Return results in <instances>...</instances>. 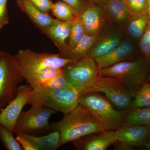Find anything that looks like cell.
<instances>
[{
  "instance_id": "34",
  "label": "cell",
  "mask_w": 150,
  "mask_h": 150,
  "mask_svg": "<svg viewBox=\"0 0 150 150\" xmlns=\"http://www.w3.org/2000/svg\"><path fill=\"white\" fill-rule=\"evenodd\" d=\"M16 140L24 150H38L31 143L19 135H17Z\"/></svg>"
},
{
  "instance_id": "22",
  "label": "cell",
  "mask_w": 150,
  "mask_h": 150,
  "mask_svg": "<svg viewBox=\"0 0 150 150\" xmlns=\"http://www.w3.org/2000/svg\"><path fill=\"white\" fill-rule=\"evenodd\" d=\"M63 74L62 68L48 67L25 76V79L33 89Z\"/></svg>"
},
{
  "instance_id": "24",
  "label": "cell",
  "mask_w": 150,
  "mask_h": 150,
  "mask_svg": "<svg viewBox=\"0 0 150 150\" xmlns=\"http://www.w3.org/2000/svg\"><path fill=\"white\" fill-rule=\"evenodd\" d=\"M51 11L56 19L61 21H73L80 16L71 6L61 0L54 3Z\"/></svg>"
},
{
  "instance_id": "7",
  "label": "cell",
  "mask_w": 150,
  "mask_h": 150,
  "mask_svg": "<svg viewBox=\"0 0 150 150\" xmlns=\"http://www.w3.org/2000/svg\"><path fill=\"white\" fill-rule=\"evenodd\" d=\"M24 77L25 76L48 68H63L76 60L62 57L59 54L35 53L29 49L19 50L14 55Z\"/></svg>"
},
{
  "instance_id": "39",
  "label": "cell",
  "mask_w": 150,
  "mask_h": 150,
  "mask_svg": "<svg viewBox=\"0 0 150 150\" xmlns=\"http://www.w3.org/2000/svg\"><path fill=\"white\" fill-rule=\"evenodd\" d=\"M146 82L150 83V71L149 75H148L147 78L146 80Z\"/></svg>"
},
{
  "instance_id": "29",
  "label": "cell",
  "mask_w": 150,
  "mask_h": 150,
  "mask_svg": "<svg viewBox=\"0 0 150 150\" xmlns=\"http://www.w3.org/2000/svg\"><path fill=\"white\" fill-rule=\"evenodd\" d=\"M131 17L147 13V0H126Z\"/></svg>"
},
{
  "instance_id": "14",
  "label": "cell",
  "mask_w": 150,
  "mask_h": 150,
  "mask_svg": "<svg viewBox=\"0 0 150 150\" xmlns=\"http://www.w3.org/2000/svg\"><path fill=\"white\" fill-rule=\"evenodd\" d=\"M115 131H104L94 136H85L73 142L76 149L81 150H105L117 142Z\"/></svg>"
},
{
  "instance_id": "19",
  "label": "cell",
  "mask_w": 150,
  "mask_h": 150,
  "mask_svg": "<svg viewBox=\"0 0 150 150\" xmlns=\"http://www.w3.org/2000/svg\"><path fill=\"white\" fill-rule=\"evenodd\" d=\"M99 35L86 33L74 48L59 54L64 58L76 61L88 56Z\"/></svg>"
},
{
  "instance_id": "36",
  "label": "cell",
  "mask_w": 150,
  "mask_h": 150,
  "mask_svg": "<svg viewBox=\"0 0 150 150\" xmlns=\"http://www.w3.org/2000/svg\"><path fill=\"white\" fill-rule=\"evenodd\" d=\"M91 3L96 5L103 8L108 0H88Z\"/></svg>"
},
{
  "instance_id": "30",
  "label": "cell",
  "mask_w": 150,
  "mask_h": 150,
  "mask_svg": "<svg viewBox=\"0 0 150 150\" xmlns=\"http://www.w3.org/2000/svg\"><path fill=\"white\" fill-rule=\"evenodd\" d=\"M138 47L142 56L150 62V20L144 33L138 42Z\"/></svg>"
},
{
  "instance_id": "37",
  "label": "cell",
  "mask_w": 150,
  "mask_h": 150,
  "mask_svg": "<svg viewBox=\"0 0 150 150\" xmlns=\"http://www.w3.org/2000/svg\"><path fill=\"white\" fill-rule=\"evenodd\" d=\"M147 13L149 15L150 20V0H147Z\"/></svg>"
},
{
  "instance_id": "2",
  "label": "cell",
  "mask_w": 150,
  "mask_h": 150,
  "mask_svg": "<svg viewBox=\"0 0 150 150\" xmlns=\"http://www.w3.org/2000/svg\"><path fill=\"white\" fill-rule=\"evenodd\" d=\"M150 71V61L142 56L99 69V74L115 78L129 90L137 93L146 82Z\"/></svg>"
},
{
  "instance_id": "38",
  "label": "cell",
  "mask_w": 150,
  "mask_h": 150,
  "mask_svg": "<svg viewBox=\"0 0 150 150\" xmlns=\"http://www.w3.org/2000/svg\"><path fill=\"white\" fill-rule=\"evenodd\" d=\"M145 147L147 149L150 150V138L148 143L145 145Z\"/></svg>"
},
{
  "instance_id": "17",
  "label": "cell",
  "mask_w": 150,
  "mask_h": 150,
  "mask_svg": "<svg viewBox=\"0 0 150 150\" xmlns=\"http://www.w3.org/2000/svg\"><path fill=\"white\" fill-rule=\"evenodd\" d=\"M103 8L106 20L119 26L125 25L131 17L126 0H108Z\"/></svg>"
},
{
  "instance_id": "21",
  "label": "cell",
  "mask_w": 150,
  "mask_h": 150,
  "mask_svg": "<svg viewBox=\"0 0 150 150\" xmlns=\"http://www.w3.org/2000/svg\"><path fill=\"white\" fill-rule=\"evenodd\" d=\"M149 21L147 13L130 17L125 25L126 32L131 40L139 42L144 33Z\"/></svg>"
},
{
  "instance_id": "9",
  "label": "cell",
  "mask_w": 150,
  "mask_h": 150,
  "mask_svg": "<svg viewBox=\"0 0 150 150\" xmlns=\"http://www.w3.org/2000/svg\"><path fill=\"white\" fill-rule=\"evenodd\" d=\"M56 112L42 105H32L29 110L21 113L16 123L13 133L33 135L43 131H51L49 119L51 115Z\"/></svg>"
},
{
  "instance_id": "16",
  "label": "cell",
  "mask_w": 150,
  "mask_h": 150,
  "mask_svg": "<svg viewBox=\"0 0 150 150\" xmlns=\"http://www.w3.org/2000/svg\"><path fill=\"white\" fill-rule=\"evenodd\" d=\"M16 4L20 9L43 33L59 20L49 14L41 11L28 0H16Z\"/></svg>"
},
{
  "instance_id": "41",
  "label": "cell",
  "mask_w": 150,
  "mask_h": 150,
  "mask_svg": "<svg viewBox=\"0 0 150 150\" xmlns=\"http://www.w3.org/2000/svg\"><path fill=\"white\" fill-rule=\"evenodd\" d=\"M3 108L0 105V112H1V109H2Z\"/></svg>"
},
{
  "instance_id": "10",
  "label": "cell",
  "mask_w": 150,
  "mask_h": 150,
  "mask_svg": "<svg viewBox=\"0 0 150 150\" xmlns=\"http://www.w3.org/2000/svg\"><path fill=\"white\" fill-rule=\"evenodd\" d=\"M32 90L29 84L18 86L15 97L0 112V124L13 133L16 123L27 104Z\"/></svg>"
},
{
  "instance_id": "27",
  "label": "cell",
  "mask_w": 150,
  "mask_h": 150,
  "mask_svg": "<svg viewBox=\"0 0 150 150\" xmlns=\"http://www.w3.org/2000/svg\"><path fill=\"white\" fill-rule=\"evenodd\" d=\"M13 133L0 124V141L7 150H22L21 146L13 136Z\"/></svg>"
},
{
  "instance_id": "32",
  "label": "cell",
  "mask_w": 150,
  "mask_h": 150,
  "mask_svg": "<svg viewBox=\"0 0 150 150\" xmlns=\"http://www.w3.org/2000/svg\"><path fill=\"white\" fill-rule=\"evenodd\" d=\"M7 1L8 0H0V32L3 28L8 23Z\"/></svg>"
},
{
  "instance_id": "40",
  "label": "cell",
  "mask_w": 150,
  "mask_h": 150,
  "mask_svg": "<svg viewBox=\"0 0 150 150\" xmlns=\"http://www.w3.org/2000/svg\"><path fill=\"white\" fill-rule=\"evenodd\" d=\"M3 51H1L0 50V57H1V56L2 54Z\"/></svg>"
},
{
  "instance_id": "15",
  "label": "cell",
  "mask_w": 150,
  "mask_h": 150,
  "mask_svg": "<svg viewBox=\"0 0 150 150\" xmlns=\"http://www.w3.org/2000/svg\"><path fill=\"white\" fill-rule=\"evenodd\" d=\"M86 33L99 35L105 25L106 16L103 8L91 4L80 15Z\"/></svg>"
},
{
  "instance_id": "5",
  "label": "cell",
  "mask_w": 150,
  "mask_h": 150,
  "mask_svg": "<svg viewBox=\"0 0 150 150\" xmlns=\"http://www.w3.org/2000/svg\"><path fill=\"white\" fill-rule=\"evenodd\" d=\"M67 81L80 95L85 93L99 76L95 60L86 56L62 68Z\"/></svg>"
},
{
  "instance_id": "26",
  "label": "cell",
  "mask_w": 150,
  "mask_h": 150,
  "mask_svg": "<svg viewBox=\"0 0 150 150\" xmlns=\"http://www.w3.org/2000/svg\"><path fill=\"white\" fill-rule=\"evenodd\" d=\"M148 106H150V83L145 82L137 92L129 110Z\"/></svg>"
},
{
  "instance_id": "31",
  "label": "cell",
  "mask_w": 150,
  "mask_h": 150,
  "mask_svg": "<svg viewBox=\"0 0 150 150\" xmlns=\"http://www.w3.org/2000/svg\"><path fill=\"white\" fill-rule=\"evenodd\" d=\"M71 6L80 14L92 4L88 0H61Z\"/></svg>"
},
{
  "instance_id": "20",
  "label": "cell",
  "mask_w": 150,
  "mask_h": 150,
  "mask_svg": "<svg viewBox=\"0 0 150 150\" xmlns=\"http://www.w3.org/2000/svg\"><path fill=\"white\" fill-rule=\"evenodd\" d=\"M26 139L38 150H56L60 147V134L59 131H54L46 136L37 137L32 134H17Z\"/></svg>"
},
{
  "instance_id": "18",
  "label": "cell",
  "mask_w": 150,
  "mask_h": 150,
  "mask_svg": "<svg viewBox=\"0 0 150 150\" xmlns=\"http://www.w3.org/2000/svg\"><path fill=\"white\" fill-rule=\"evenodd\" d=\"M73 22L58 20L44 32L53 40L60 52L67 47Z\"/></svg>"
},
{
  "instance_id": "12",
  "label": "cell",
  "mask_w": 150,
  "mask_h": 150,
  "mask_svg": "<svg viewBox=\"0 0 150 150\" xmlns=\"http://www.w3.org/2000/svg\"><path fill=\"white\" fill-rule=\"evenodd\" d=\"M135 41L124 39L115 49L105 56L95 59L98 69H103L126 60H133L137 55Z\"/></svg>"
},
{
  "instance_id": "3",
  "label": "cell",
  "mask_w": 150,
  "mask_h": 150,
  "mask_svg": "<svg viewBox=\"0 0 150 150\" xmlns=\"http://www.w3.org/2000/svg\"><path fill=\"white\" fill-rule=\"evenodd\" d=\"M80 96L74 89L52 90L38 86L33 89L27 104L42 105L65 115L79 104Z\"/></svg>"
},
{
  "instance_id": "1",
  "label": "cell",
  "mask_w": 150,
  "mask_h": 150,
  "mask_svg": "<svg viewBox=\"0 0 150 150\" xmlns=\"http://www.w3.org/2000/svg\"><path fill=\"white\" fill-rule=\"evenodd\" d=\"M51 131L60 133V147L81 137L105 130L101 122L79 103L74 110L64 115L62 120L51 123Z\"/></svg>"
},
{
  "instance_id": "23",
  "label": "cell",
  "mask_w": 150,
  "mask_h": 150,
  "mask_svg": "<svg viewBox=\"0 0 150 150\" xmlns=\"http://www.w3.org/2000/svg\"><path fill=\"white\" fill-rule=\"evenodd\" d=\"M122 126H150V106L128 110Z\"/></svg>"
},
{
  "instance_id": "6",
  "label": "cell",
  "mask_w": 150,
  "mask_h": 150,
  "mask_svg": "<svg viewBox=\"0 0 150 150\" xmlns=\"http://www.w3.org/2000/svg\"><path fill=\"white\" fill-rule=\"evenodd\" d=\"M25 78L14 56L3 51L0 57V105L4 108L15 97Z\"/></svg>"
},
{
  "instance_id": "8",
  "label": "cell",
  "mask_w": 150,
  "mask_h": 150,
  "mask_svg": "<svg viewBox=\"0 0 150 150\" xmlns=\"http://www.w3.org/2000/svg\"><path fill=\"white\" fill-rule=\"evenodd\" d=\"M89 92L102 93L114 107L121 110L127 111L137 94L126 88L115 78L101 76L86 93Z\"/></svg>"
},
{
  "instance_id": "25",
  "label": "cell",
  "mask_w": 150,
  "mask_h": 150,
  "mask_svg": "<svg viewBox=\"0 0 150 150\" xmlns=\"http://www.w3.org/2000/svg\"><path fill=\"white\" fill-rule=\"evenodd\" d=\"M86 33L85 29L79 16L73 21L67 47L60 53H64L74 48L80 41Z\"/></svg>"
},
{
  "instance_id": "11",
  "label": "cell",
  "mask_w": 150,
  "mask_h": 150,
  "mask_svg": "<svg viewBox=\"0 0 150 150\" xmlns=\"http://www.w3.org/2000/svg\"><path fill=\"white\" fill-rule=\"evenodd\" d=\"M123 39L119 28L115 25L108 27L105 25L88 56L95 59L109 54L119 46Z\"/></svg>"
},
{
  "instance_id": "28",
  "label": "cell",
  "mask_w": 150,
  "mask_h": 150,
  "mask_svg": "<svg viewBox=\"0 0 150 150\" xmlns=\"http://www.w3.org/2000/svg\"><path fill=\"white\" fill-rule=\"evenodd\" d=\"M44 89L52 90L74 89L67 81L63 74L39 86ZM75 90V89H74Z\"/></svg>"
},
{
  "instance_id": "13",
  "label": "cell",
  "mask_w": 150,
  "mask_h": 150,
  "mask_svg": "<svg viewBox=\"0 0 150 150\" xmlns=\"http://www.w3.org/2000/svg\"><path fill=\"white\" fill-rule=\"evenodd\" d=\"M117 141L132 146H145L149 140L150 126H121L115 131Z\"/></svg>"
},
{
  "instance_id": "35",
  "label": "cell",
  "mask_w": 150,
  "mask_h": 150,
  "mask_svg": "<svg viewBox=\"0 0 150 150\" xmlns=\"http://www.w3.org/2000/svg\"><path fill=\"white\" fill-rule=\"evenodd\" d=\"M113 145H114V148L116 150H131L134 149V147L131 145L120 141H117Z\"/></svg>"
},
{
  "instance_id": "33",
  "label": "cell",
  "mask_w": 150,
  "mask_h": 150,
  "mask_svg": "<svg viewBox=\"0 0 150 150\" xmlns=\"http://www.w3.org/2000/svg\"><path fill=\"white\" fill-rule=\"evenodd\" d=\"M33 6L45 13H48L53 7V4L51 0H28Z\"/></svg>"
},
{
  "instance_id": "4",
  "label": "cell",
  "mask_w": 150,
  "mask_h": 150,
  "mask_svg": "<svg viewBox=\"0 0 150 150\" xmlns=\"http://www.w3.org/2000/svg\"><path fill=\"white\" fill-rule=\"evenodd\" d=\"M79 101L101 122L105 131L116 130L123 125L125 113L116 110L105 97L87 93L80 95Z\"/></svg>"
}]
</instances>
